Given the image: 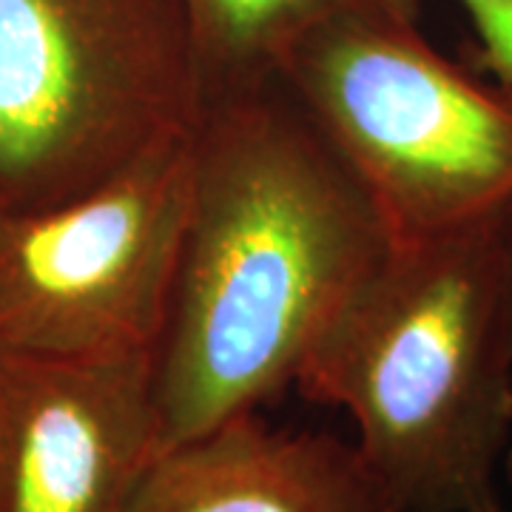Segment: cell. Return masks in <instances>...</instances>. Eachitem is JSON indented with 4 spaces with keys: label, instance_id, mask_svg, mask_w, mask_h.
Here are the masks:
<instances>
[{
    "label": "cell",
    "instance_id": "cell-1",
    "mask_svg": "<svg viewBox=\"0 0 512 512\" xmlns=\"http://www.w3.org/2000/svg\"><path fill=\"white\" fill-rule=\"evenodd\" d=\"M390 245L362 180L279 77L208 94L154 367L160 453L293 387Z\"/></svg>",
    "mask_w": 512,
    "mask_h": 512
},
{
    "label": "cell",
    "instance_id": "cell-2",
    "mask_svg": "<svg viewBox=\"0 0 512 512\" xmlns=\"http://www.w3.org/2000/svg\"><path fill=\"white\" fill-rule=\"evenodd\" d=\"M504 220L393 242L296 373L308 402L348 413L402 512H473L495 493L512 436Z\"/></svg>",
    "mask_w": 512,
    "mask_h": 512
},
{
    "label": "cell",
    "instance_id": "cell-3",
    "mask_svg": "<svg viewBox=\"0 0 512 512\" xmlns=\"http://www.w3.org/2000/svg\"><path fill=\"white\" fill-rule=\"evenodd\" d=\"M202 106L185 0H0V211L89 194Z\"/></svg>",
    "mask_w": 512,
    "mask_h": 512
},
{
    "label": "cell",
    "instance_id": "cell-4",
    "mask_svg": "<svg viewBox=\"0 0 512 512\" xmlns=\"http://www.w3.org/2000/svg\"><path fill=\"white\" fill-rule=\"evenodd\" d=\"M279 80L362 180L393 242L512 211V94L439 55L416 20H330L285 55Z\"/></svg>",
    "mask_w": 512,
    "mask_h": 512
},
{
    "label": "cell",
    "instance_id": "cell-5",
    "mask_svg": "<svg viewBox=\"0 0 512 512\" xmlns=\"http://www.w3.org/2000/svg\"><path fill=\"white\" fill-rule=\"evenodd\" d=\"M191 197V134L55 208L0 211V348L157 353Z\"/></svg>",
    "mask_w": 512,
    "mask_h": 512
},
{
    "label": "cell",
    "instance_id": "cell-6",
    "mask_svg": "<svg viewBox=\"0 0 512 512\" xmlns=\"http://www.w3.org/2000/svg\"><path fill=\"white\" fill-rule=\"evenodd\" d=\"M154 367L0 348V512H126L160 456Z\"/></svg>",
    "mask_w": 512,
    "mask_h": 512
},
{
    "label": "cell",
    "instance_id": "cell-7",
    "mask_svg": "<svg viewBox=\"0 0 512 512\" xmlns=\"http://www.w3.org/2000/svg\"><path fill=\"white\" fill-rule=\"evenodd\" d=\"M126 512H402L353 441L259 410L151 461Z\"/></svg>",
    "mask_w": 512,
    "mask_h": 512
},
{
    "label": "cell",
    "instance_id": "cell-8",
    "mask_svg": "<svg viewBox=\"0 0 512 512\" xmlns=\"http://www.w3.org/2000/svg\"><path fill=\"white\" fill-rule=\"evenodd\" d=\"M205 97L262 86L313 29L339 18H419V0H185Z\"/></svg>",
    "mask_w": 512,
    "mask_h": 512
},
{
    "label": "cell",
    "instance_id": "cell-9",
    "mask_svg": "<svg viewBox=\"0 0 512 512\" xmlns=\"http://www.w3.org/2000/svg\"><path fill=\"white\" fill-rule=\"evenodd\" d=\"M476 26L481 60L512 94V0H461Z\"/></svg>",
    "mask_w": 512,
    "mask_h": 512
},
{
    "label": "cell",
    "instance_id": "cell-10",
    "mask_svg": "<svg viewBox=\"0 0 512 512\" xmlns=\"http://www.w3.org/2000/svg\"><path fill=\"white\" fill-rule=\"evenodd\" d=\"M504 251H507V311H510V336H512V211L504 220Z\"/></svg>",
    "mask_w": 512,
    "mask_h": 512
},
{
    "label": "cell",
    "instance_id": "cell-11",
    "mask_svg": "<svg viewBox=\"0 0 512 512\" xmlns=\"http://www.w3.org/2000/svg\"><path fill=\"white\" fill-rule=\"evenodd\" d=\"M473 512H507V510H504V504H501L498 493H493V495H487V498H484Z\"/></svg>",
    "mask_w": 512,
    "mask_h": 512
},
{
    "label": "cell",
    "instance_id": "cell-12",
    "mask_svg": "<svg viewBox=\"0 0 512 512\" xmlns=\"http://www.w3.org/2000/svg\"><path fill=\"white\" fill-rule=\"evenodd\" d=\"M504 476H507V481H510L512 487V444L510 450H507V456H504Z\"/></svg>",
    "mask_w": 512,
    "mask_h": 512
}]
</instances>
